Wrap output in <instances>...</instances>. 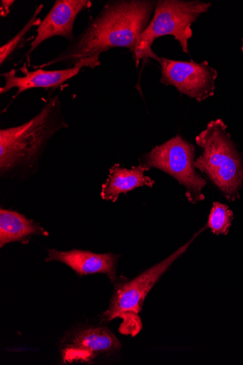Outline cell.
<instances>
[{
    "mask_svg": "<svg viewBox=\"0 0 243 365\" xmlns=\"http://www.w3.org/2000/svg\"><path fill=\"white\" fill-rule=\"evenodd\" d=\"M63 127L68 125L61 115L59 98L55 96L28 122L0 130L1 173L36 161L55 133Z\"/></svg>",
    "mask_w": 243,
    "mask_h": 365,
    "instance_id": "cell-2",
    "label": "cell"
},
{
    "mask_svg": "<svg viewBox=\"0 0 243 365\" xmlns=\"http://www.w3.org/2000/svg\"><path fill=\"white\" fill-rule=\"evenodd\" d=\"M119 257L120 255L113 253L97 254L80 250L67 252L49 250L46 261L64 263L81 276L104 274L112 282H115Z\"/></svg>",
    "mask_w": 243,
    "mask_h": 365,
    "instance_id": "cell-11",
    "label": "cell"
},
{
    "mask_svg": "<svg viewBox=\"0 0 243 365\" xmlns=\"http://www.w3.org/2000/svg\"><path fill=\"white\" fill-rule=\"evenodd\" d=\"M233 220V212L228 206L215 202L204 227L210 228L215 235H227Z\"/></svg>",
    "mask_w": 243,
    "mask_h": 365,
    "instance_id": "cell-14",
    "label": "cell"
},
{
    "mask_svg": "<svg viewBox=\"0 0 243 365\" xmlns=\"http://www.w3.org/2000/svg\"><path fill=\"white\" fill-rule=\"evenodd\" d=\"M100 65L99 57L93 56L77 62L73 68L60 71H44L38 69L36 71L24 72V76L16 75V70H12L2 75L6 83L0 88V93L4 94L13 88H17L14 98L21 93L33 88L55 89L68 80L78 76L83 68H95Z\"/></svg>",
    "mask_w": 243,
    "mask_h": 365,
    "instance_id": "cell-8",
    "label": "cell"
},
{
    "mask_svg": "<svg viewBox=\"0 0 243 365\" xmlns=\"http://www.w3.org/2000/svg\"><path fill=\"white\" fill-rule=\"evenodd\" d=\"M15 1L14 0H3L1 1V7H0V12H1V16L6 17L11 12V8L14 5Z\"/></svg>",
    "mask_w": 243,
    "mask_h": 365,
    "instance_id": "cell-16",
    "label": "cell"
},
{
    "mask_svg": "<svg viewBox=\"0 0 243 365\" xmlns=\"http://www.w3.org/2000/svg\"><path fill=\"white\" fill-rule=\"evenodd\" d=\"M195 156L194 145L177 135L145 154L140 163L175 178L185 187L188 201L195 205L204 200L207 182L195 170Z\"/></svg>",
    "mask_w": 243,
    "mask_h": 365,
    "instance_id": "cell-6",
    "label": "cell"
},
{
    "mask_svg": "<svg viewBox=\"0 0 243 365\" xmlns=\"http://www.w3.org/2000/svg\"><path fill=\"white\" fill-rule=\"evenodd\" d=\"M157 4L148 0L109 2L71 46L41 68L58 63L73 66L82 59L99 57L114 48H127L133 55Z\"/></svg>",
    "mask_w": 243,
    "mask_h": 365,
    "instance_id": "cell-1",
    "label": "cell"
},
{
    "mask_svg": "<svg viewBox=\"0 0 243 365\" xmlns=\"http://www.w3.org/2000/svg\"><path fill=\"white\" fill-rule=\"evenodd\" d=\"M89 0H57L53 7L37 29V36L31 43L27 56L47 40L61 36L73 43L76 18L83 11L90 9Z\"/></svg>",
    "mask_w": 243,
    "mask_h": 365,
    "instance_id": "cell-10",
    "label": "cell"
},
{
    "mask_svg": "<svg viewBox=\"0 0 243 365\" xmlns=\"http://www.w3.org/2000/svg\"><path fill=\"white\" fill-rule=\"evenodd\" d=\"M202 230L203 228L177 251L133 280L118 283L109 308L101 317L102 322H108L120 318L123 320L120 327L121 334L135 336L140 333L143 328L140 313L146 297L170 265L185 253Z\"/></svg>",
    "mask_w": 243,
    "mask_h": 365,
    "instance_id": "cell-5",
    "label": "cell"
},
{
    "mask_svg": "<svg viewBox=\"0 0 243 365\" xmlns=\"http://www.w3.org/2000/svg\"><path fill=\"white\" fill-rule=\"evenodd\" d=\"M34 235L48 237V232L38 223L11 210H0V247L16 242H27Z\"/></svg>",
    "mask_w": 243,
    "mask_h": 365,
    "instance_id": "cell-13",
    "label": "cell"
},
{
    "mask_svg": "<svg viewBox=\"0 0 243 365\" xmlns=\"http://www.w3.org/2000/svg\"><path fill=\"white\" fill-rule=\"evenodd\" d=\"M121 344L107 327L83 329L61 351L63 364L91 363L98 356L119 351Z\"/></svg>",
    "mask_w": 243,
    "mask_h": 365,
    "instance_id": "cell-9",
    "label": "cell"
},
{
    "mask_svg": "<svg viewBox=\"0 0 243 365\" xmlns=\"http://www.w3.org/2000/svg\"><path fill=\"white\" fill-rule=\"evenodd\" d=\"M160 83L175 87L181 93L202 103L215 93L218 72L204 61L197 63L160 57Z\"/></svg>",
    "mask_w": 243,
    "mask_h": 365,
    "instance_id": "cell-7",
    "label": "cell"
},
{
    "mask_svg": "<svg viewBox=\"0 0 243 365\" xmlns=\"http://www.w3.org/2000/svg\"><path fill=\"white\" fill-rule=\"evenodd\" d=\"M211 3L201 1H180V0H160L154 15L138 40L133 59L136 66L141 60H160L152 50L155 41L159 38L172 36L180 43L183 52L189 53L188 41L192 36V25L199 17L210 9Z\"/></svg>",
    "mask_w": 243,
    "mask_h": 365,
    "instance_id": "cell-4",
    "label": "cell"
},
{
    "mask_svg": "<svg viewBox=\"0 0 243 365\" xmlns=\"http://www.w3.org/2000/svg\"><path fill=\"white\" fill-rule=\"evenodd\" d=\"M43 8V5L40 6L37 9L36 13L33 14L31 19L18 33V34L0 48V63H1V65H3L8 58L15 51L29 31L34 26H39L42 21H41V19H38V16L42 11Z\"/></svg>",
    "mask_w": 243,
    "mask_h": 365,
    "instance_id": "cell-15",
    "label": "cell"
},
{
    "mask_svg": "<svg viewBox=\"0 0 243 365\" xmlns=\"http://www.w3.org/2000/svg\"><path fill=\"white\" fill-rule=\"evenodd\" d=\"M150 170L142 163L130 170L115 164L110 170L106 182L102 185L101 197L104 201L115 202L122 193L126 194L140 187H153L155 181L145 175Z\"/></svg>",
    "mask_w": 243,
    "mask_h": 365,
    "instance_id": "cell-12",
    "label": "cell"
},
{
    "mask_svg": "<svg viewBox=\"0 0 243 365\" xmlns=\"http://www.w3.org/2000/svg\"><path fill=\"white\" fill-rule=\"evenodd\" d=\"M241 49H242V51L243 53V38H242V48Z\"/></svg>",
    "mask_w": 243,
    "mask_h": 365,
    "instance_id": "cell-17",
    "label": "cell"
},
{
    "mask_svg": "<svg viewBox=\"0 0 243 365\" xmlns=\"http://www.w3.org/2000/svg\"><path fill=\"white\" fill-rule=\"evenodd\" d=\"M202 150L195 168L206 175L229 202L239 197L243 187V163L221 119L212 120L195 138Z\"/></svg>",
    "mask_w": 243,
    "mask_h": 365,
    "instance_id": "cell-3",
    "label": "cell"
}]
</instances>
